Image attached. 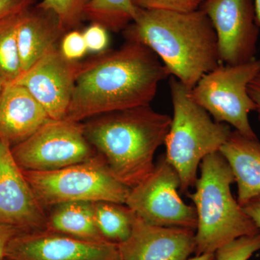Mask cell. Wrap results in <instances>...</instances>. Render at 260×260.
Here are the masks:
<instances>
[{
    "mask_svg": "<svg viewBox=\"0 0 260 260\" xmlns=\"http://www.w3.org/2000/svg\"><path fill=\"white\" fill-rule=\"evenodd\" d=\"M200 172L194 192L188 193L198 219L194 254L215 253L239 238L260 234L233 196L234 174L220 152L205 157Z\"/></svg>",
    "mask_w": 260,
    "mask_h": 260,
    "instance_id": "4",
    "label": "cell"
},
{
    "mask_svg": "<svg viewBox=\"0 0 260 260\" xmlns=\"http://www.w3.org/2000/svg\"><path fill=\"white\" fill-rule=\"evenodd\" d=\"M23 172L46 212L56 205L71 202L125 204L131 189L112 174L99 154L87 161L53 172Z\"/></svg>",
    "mask_w": 260,
    "mask_h": 260,
    "instance_id": "6",
    "label": "cell"
},
{
    "mask_svg": "<svg viewBox=\"0 0 260 260\" xmlns=\"http://www.w3.org/2000/svg\"><path fill=\"white\" fill-rule=\"evenodd\" d=\"M50 119L26 88L5 84L0 97V138L11 148L28 139Z\"/></svg>",
    "mask_w": 260,
    "mask_h": 260,
    "instance_id": "15",
    "label": "cell"
},
{
    "mask_svg": "<svg viewBox=\"0 0 260 260\" xmlns=\"http://www.w3.org/2000/svg\"><path fill=\"white\" fill-rule=\"evenodd\" d=\"M93 207L95 223L106 241L118 245L128 239L136 215L127 205L101 201Z\"/></svg>",
    "mask_w": 260,
    "mask_h": 260,
    "instance_id": "19",
    "label": "cell"
},
{
    "mask_svg": "<svg viewBox=\"0 0 260 260\" xmlns=\"http://www.w3.org/2000/svg\"><path fill=\"white\" fill-rule=\"evenodd\" d=\"M244 213L251 219L260 232V197L254 198L242 206ZM260 253V251H259Z\"/></svg>",
    "mask_w": 260,
    "mask_h": 260,
    "instance_id": "29",
    "label": "cell"
},
{
    "mask_svg": "<svg viewBox=\"0 0 260 260\" xmlns=\"http://www.w3.org/2000/svg\"><path fill=\"white\" fill-rule=\"evenodd\" d=\"M260 251V234L243 237L217 249L215 260H249Z\"/></svg>",
    "mask_w": 260,
    "mask_h": 260,
    "instance_id": "23",
    "label": "cell"
},
{
    "mask_svg": "<svg viewBox=\"0 0 260 260\" xmlns=\"http://www.w3.org/2000/svg\"><path fill=\"white\" fill-rule=\"evenodd\" d=\"M40 0H0V21L28 9Z\"/></svg>",
    "mask_w": 260,
    "mask_h": 260,
    "instance_id": "27",
    "label": "cell"
},
{
    "mask_svg": "<svg viewBox=\"0 0 260 260\" xmlns=\"http://www.w3.org/2000/svg\"><path fill=\"white\" fill-rule=\"evenodd\" d=\"M22 12L0 21V80L5 84L14 83L22 74L17 41V29Z\"/></svg>",
    "mask_w": 260,
    "mask_h": 260,
    "instance_id": "21",
    "label": "cell"
},
{
    "mask_svg": "<svg viewBox=\"0 0 260 260\" xmlns=\"http://www.w3.org/2000/svg\"><path fill=\"white\" fill-rule=\"evenodd\" d=\"M170 75L151 49L126 41L119 49L80 61L64 119L83 122L107 113L150 105L159 84Z\"/></svg>",
    "mask_w": 260,
    "mask_h": 260,
    "instance_id": "1",
    "label": "cell"
},
{
    "mask_svg": "<svg viewBox=\"0 0 260 260\" xmlns=\"http://www.w3.org/2000/svg\"><path fill=\"white\" fill-rule=\"evenodd\" d=\"M185 260H215V253H205V254H195L194 256L188 258Z\"/></svg>",
    "mask_w": 260,
    "mask_h": 260,
    "instance_id": "31",
    "label": "cell"
},
{
    "mask_svg": "<svg viewBox=\"0 0 260 260\" xmlns=\"http://www.w3.org/2000/svg\"><path fill=\"white\" fill-rule=\"evenodd\" d=\"M254 5H255L256 23L260 28V0H254Z\"/></svg>",
    "mask_w": 260,
    "mask_h": 260,
    "instance_id": "32",
    "label": "cell"
},
{
    "mask_svg": "<svg viewBox=\"0 0 260 260\" xmlns=\"http://www.w3.org/2000/svg\"><path fill=\"white\" fill-rule=\"evenodd\" d=\"M203 0H132L139 9L190 12L198 10Z\"/></svg>",
    "mask_w": 260,
    "mask_h": 260,
    "instance_id": "24",
    "label": "cell"
},
{
    "mask_svg": "<svg viewBox=\"0 0 260 260\" xmlns=\"http://www.w3.org/2000/svg\"><path fill=\"white\" fill-rule=\"evenodd\" d=\"M200 9L213 24L220 64H244L256 59L259 26L254 0H203Z\"/></svg>",
    "mask_w": 260,
    "mask_h": 260,
    "instance_id": "10",
    "label": "cell"
},
{
    "mask_svg": "<svg viewBox=\"0 0 260 260\" xmlns=\"http://www.w3.org/2000/svg\"><path fill=\"white\" fill-rule=\"evenodd\" d=\"M79 61L65 59L53 47L15 80L44 107L51 119H62L69 107Z\"/></svg>",
    "mask_w": 260,
    "mask_h": 260,
    "instance_id": "12",
    "label": "cell"
},
{
    "mask_svg": "<svg viewBox=\"0 0 260 260\" xmlns=\"http://www.w3.org/2000/svg\"><path fill=\"white\" fill-rule=\"evenodd\" d=\"M121 32L126 41L151 49L189 90L220 64L216 32L200 8L190 12L138 8L136 18Z\"/></svg>",
    "mask_w": 260,
    "mask_h": 260,
    "instance_id": "2",
    "label": "cell"
},
{
    "mask_svg": "<svg viewBox=\"0 0 260 260\" xmlns=\"http://www.w3.org/2000/svg\"><path fill=\"white\" fill-rule=\"evenodd\" d=\"M248 93L256 105V112L260 122V73L248 85Z\"/></svg>",
    "mask_w": 260,
    "mask_h": 260,
    "instance_id": "30",
    "label": "cell"
},
{
    "mask_svg": "<svg viewBox=\"0 0 260 260\" xmlns=\"http://www.w3.org/2000/svg\"><path fill=\"white\" fill-rule=\"evenodd\" d=\"M173 116L166 137V158L177 171L181 192H189L203 159L220 150L230 136V126L214 120L191 99L189 90L172 76L169 80Z\"/></svg>",
    "mask_w": 260,
    "mask_h": 260,
    "instance_id": "5",
    "label": "cell"
},
{
    "mask_svg": "<svg viewBox=\"0 0 260 260\" xmlns=\"http://www.w3.org/2000/svg\"><path fill=\"white\" fill-rule=\"evenodd\" d=\"M0 223L22 232L47 229V212L39 204L11 147L0 138Z\"/></svg>",
    "mask_w": 260,
    "mask_h": 260,
    "instance_id": "13",
    "label": "cell"
},
{
    "mask_svg": "<svg viewBox=\"0 0 260 260\" xmlns=\"http://www.w3.org/2000/svg\"><path fill=\"white\" fill-rule=\"evenodd\" d=\"M10 260H120L117 244L81 240L52 231L20 232L6 251Z\"/></svg>",
    "mask_w": 260,
    "mask_h": 260,
    "instance_id": "11",
    "label": "cell"
},
{
    "mask_svg": "<svg viewBox=\"0 0 260 260\" xmlns=\"http://www.w3.org/2000/svg\"><path fill=\"white\" fill-rule=\"evenodd\" d=\"M172 116L150 105L107 113L83 122L84 133L112 174L129 188L152 172Z\"/></svg>",
    "mask_w": 260,
    "mask_h": 260,
    "instance_id": "3",
    "label": "cell"
},
{
    "mask_svg": "<svg viewBox=\"0 0 260 260\" xmlns=\"http://www.w3.org/2000/svg\"><path fill=\"white\" fill-rule=\"evenodd\" d=\"M138 10L132 0H90L85 8V20L109 31L122 32L136 18Z\"/></svg>",
    "mask_w": 260,
    "mask_h": 260,
    "instance_id": "20",
    "label": "cell"
},
{
    "mask_svg": "<svg viewBox=\"0 0 260 260\" xmlns=\"http://www.w3.org/2000/svg\"><path fill=\"white\" fill-rule=\"evenodd\" d=\"M3 260H10V259H6V258H5V259H3Z\"/></svg>",
    "mask_w": 260,
    "mask_h": 260,
    "instance_id": "34",
    "label": "cell"
},
{
    "mask_svg": "<svg viewBox=\"0 0 260 260\" xmlns=\"http://www.w3.org/2000/svg\"><path fill=\"white\" fill-rule=\"evenodd\" d=\"M90 0H41L38 6L54 12L66 32L79 28Z\"/></svg>",
    "mask_w": 260,
    "mask_h": 260,
    "instance_id": "22",
    "label": "cell"
},
{
    "mask_svg": "<svg viewBox=\"0 0 260 260\" xmlns=\"http://www.w3.org/2000/svg\"><path fill=\"white\" fill-rule=\"evenodd\" d=\"M57 15L37 4L20 13L17 41L22 73L59 45L66 34Z\"/></svg>",
    "mask_w": 260,
    "mask_h": 260,
    "instance_id": "16",
    "label": "cell"
},
{
    "mask_svg": "<svg viewBox=\"0 0 260 260\" xmlns=\"http://www.w3.org/2000/svg\"><path fill=\"white\" fill-rule=\"evenodd\" d=\"M117 246L120 260H185L194 254L195 231L153 225L136 215L129 237Z\"/></svg>",
    "mask_w": 260,
    "mask_h": 260,
    "instance_id": "14",
    "label": "cell"
},
{
    "mask_svg": "<svg viewBox=\"0 0 260 260\" xmlns=\"http://www.w3.org/2000/svg\"><path fill=\"white\" fill-rule=\"evenodd\" d=\"M49 210L47 213V230L88 242H107L103 238L95 223L93 203H61Z\"/></svg>",
    "mask_w": 260,
    "mask_h": 260,
    "instance_id": "18",
    "label": "cell"
},
{
    "mask_svg": "<svg viewBox=\"0 0 260 260\" xmlns=\"http://www.w3.org/2000/svg\"><path fill=\"white\" fill-rule=\"evenodd\" d=\"M22 232L17 228L6 224L0 223V260L5 259L7 248L15 236Z\"/></svg>",
    "mask_w": 260,
    "mask_h": 260,
    "instance_id": "28",
    "label": "cell"
},
{
    "mask_svg": "<svg viewBox=\"0 0 260 260\" xmlns=\"http://www.w3.org/2000/svg\"><path fill=\"white\" fill-rule=\"evenodd\" d=\"M59 50L68 60L79 61L88 52L83 32L78 29L67 32L59 42Z\"/></svg>",
    "mask_w": 260,
    "mask_h": 260,
    "instance_id": "25",
    "label": "cell"
},
{
    "mask_svg": "<svg viewBox=\"0 0 260 260\" xmlns=\"http://www.w3.org/2000/svg\"><path fill=\"white\" fill-rule=\"evenodd\" d=\"M11 150L22 170L37 172L59 170L98 154L85 137L83 122L66 119H50Z\"/></svg>",
    "mask_w": 260,
    "mask_h": 260,
    "instance_id": "8",
    "label": "cell"
},
{
    "mask_svg": "<svg viewBox=\"0 0 260 260\" xmlns=\"http://www.w3.org/2000/svg\"><path fill=\"white\" fill-rule=\"evenodd\" d=\"M5 84L0 80V97H1L2 93H3V88H4Z\"/></svg>",
    "mask_w": 260,
    "mask_h": 260,
    "instance_id": "33",
    "label": "cell"
},
{
    "mask_svg": "<svg viewBox=\"0 0 260 260\" xmlns=\"http://www.w3.org/2000/svg\"><path fill=\"white\" fill-rule=\"evenodd\" d=\"M88 52L98 54L108 50L109 30L98 23H92L83 32Z\"/></svg>",
    "mask_w": 260,
    "mask_h": 260,
    "instance_id": "26",
    "label": "cell"
},
{
    "mask_svg": "<svg viewBox=\"0 0 260 260\" xmlns=\"http://www.w3.org/2000/svg\"><path fill=\"white\" fill-rule=\"evenodd\" d=\"M260 73V59L237 65L219 64L189 90L191 99L214 120L234 127L248 138H257L249 115L256 105L248 85Z\"/></svg>",
    "mask_w": 260,
    "mask_h": 260,
    "instance_id": "7",
    "label": "cell"
},
{
    "mask_svg": "<svg viewBox=\"0 0 260 260\" xmlns=\"http://www.w3.org/2000/svg\"><path fill=\"white\" fill-rule=\"evenodd\" d=\"M180 187L179 174L164 154L148 177L130 189L125 205L147 223L195 231L196 210L181 199Z\"/></svg>",
    "mask_w": 260,
    "mask_h": 260,
    "instance_id": "9",
    "label": "cell"
},
{
    "mask_svg": "<svg viewBox=\"0 0 260 260\" xmlns=\"http://www.w3.org/2000/svg\"><path fill=\"white\" fill-rule=\"evenodd\" d=\"M232 169L241 206L260 197V142L237 130L219 150Z\"/></svg>",
    "mask_w": 260,
    "mask_h": 260,
    "instance_id": "17",
    "label": "cell"
}]
</instances>
